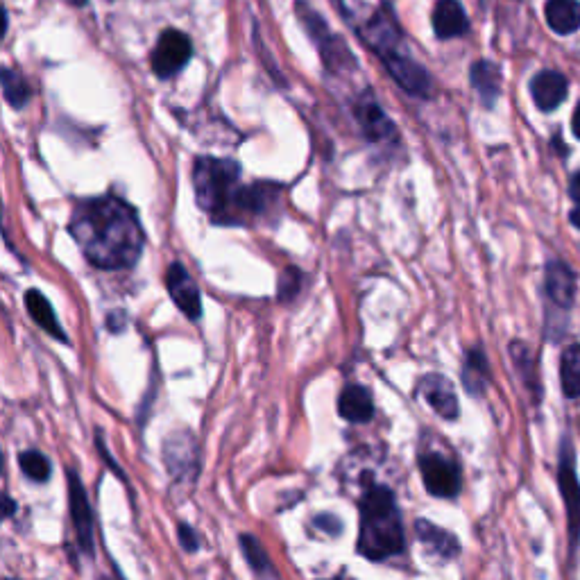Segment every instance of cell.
<instances>
[{
    "instance_id": "6da1fadb",
    "label": "cell",
    "mask_w": 580,
    "mask_h": 580,
    "mask_svg": "<svg viewBox=\"0 0 580 580\" xmlns=\"http://www.w3.org/2000/svg\"><path fill=\"white\" fill-rule=\"evenodd\" d=\"M68 234L84 259L100 270L134 268L145 250L139 213L112 193L75 204Z\"/></svg>"
},
{
    "instance_id": "7a4b0ae2",
    "label": "cell",
    "mask_w": 580,
    "mask_h": 580,
    "mask_svg": "<svg viewBox=\"0 0 580 580\" xmlns=\"http://www.w3.org/2000/svg\"><path fill=\"white\" fill-rule=\"evenodd\" d=\"M404 551V526L395 494L383 485L370 488L361 499L358 553L370 560H386Z\"/></svg>"
},
{
    "instance_id": "3957f363",
    "label": "cell",
    "mask_w": 580,
    "mask_h": 580,
    "mask_svg": "<svg viewBox=\"0 0 580 580\" xmlns=\"http://www.w3.org/2000/svg\"><path fill=\"white\" fill-rule=\"evenodd\" d=\"M193 189L200 209L213 223L236 225V198L241 191V164L234 159L198 157L193 164Z\"/></svg>"
},
{
    "instance_id": "277c9868",
    "label": "cell",
    "mask_w": 580,
    "mask_h": 580,
    "mask_svg": "<svg viewBox=\"0 0 580 580\" xmlns=\"http://www.w3.org/2000/svg\"><path fill=\"white\" fill-rule=\"evenodd\" d=\"M356 32L365 41V46L379 57L404 50V30L390 3L379 5L372 16H368L361 25H356Z\"/></svg>"
},
{
    "instance_id": "5b68a950",
    "label": "cell",
    "mask_w": 580,
    "mask_h": 580,
    "mask_svg": "<svg viewBox=\"0 0 580 580\" xmlns=\"http://www.w3.org/2000/svg\"><path fill=\"white\" fill-rule=\"evenodd\" d=\"M193 57V41L186 32L168 28L159 34L155 48L150 53L152 73L159 80H173L182 73Z\"/></svg>"
},
{
    "instance_id": "8992f818",
    "label": "cell",
    "mask_w": 580,
    "mask_h": 580,
    "mask_svg": "<svg viewBox=\"0 0 580 580\" xmlns=\"http://www.w3.org/2000/svg\"><path fill=\"white\" fill-rule=\"evenodd\" d=\"M558 483L560 494L565 499L567 508V526H569V547L578 549L580 544V483L576 474V456L571 440H562L560 460H558Z\"/></svg>"
},
{
    "instance_id": "52a82bcc",
    "label": "cell",
    "mask_w": 580,
    "mask_h": 580,
    "mask_svg": "<svg viewBox=\"0 0 580 580\" xmlns=\"http://www.w3.org/2000/svg\"><path fill=\"white\" fill-rule=\"evenodd\" d=\"M383 66L392 80H395L397 87H402L408 96L413 98H431L433 93V80L426 68L415 62V59L406 53V50H399V53H390L386 57H381Z\"/></svg>"
},
{
    "instance_id": "ba28073f",
    "label": "cell",
    "mask_w": 580,
    "mask_h": 580,
    "mask_svg": "<svg viewBox=\"0 0 580 580\" xmlns=\"http://www.w3.org/2000/svg\"><path fill=\"white\" fill-rule=\"evenodd\" d=\"M354 118L370 143H395L399 139L397 125L386 114L372 91H365L354 102Z\"/></svg>"
},
{
    "instance_id": "9c48e42d",
    "label": "cell",
    "mask_w": 580,
    "mask_h": 580,
    "mask_svg": "<svg viewBox=\"0 0 580 580\" xmlns=\"http://www.w3.org/2000/svg\"><path fill=\"white\" fill-rule=\"evenodd\" d=\"M420 469H422V481L426 485V490L433 497L440 499H451L460 492V469L454 460L442 456V454H422L420 456Z\"/></svg>"
},
{
    "instance_id": "30bf717a",
    "label": "cell",
    "mask_w": 580,
    "mask_h": 580,
    "mask_svg": "<svg viewBox=\"0 0 580 580\" xmlns=\"http://www.w3.org/2000/svg\"><path fill=\"white\" fill-rule=\"evenodd\" d=\"M66 481H68V508H71V519L75 526V537H78V547L82 549L84 556L93 558V515H91L87 490H84L78 472H73V469H68L66 472Z\"/></svg>"
},
{
    "instance_id": "8fae6325",
    "label": "cell",
    "mask_w": 580,
    "mask_h": 580,
    "mask_svg": "<svg viewBox=\"0 0 580 580\" xmlns=\"http://www.w3.org/2000/svg\"><path fill=\"white\" fill-rule=\"evenodd\" d=\"M166 288L170 300L182 311L191 322H198L202 318V295L195 279L189 275V270L182 261L170 263L166 270Z\"/></svg>"
},
{
    "instance_id": "7c38bea8",
    "label": "cell",
    "mask_w": 580,
    "mask_h": 580,
    "mask_svg": "<svg viewBox=\"0 0 580 580\" xmlns=\"http://www.w3.org/2000/svg\"><path fill=\"white\" fill-rule=\"evenodd\" d=\"M279 184L272 182H257L250 186H241L236 198V216L238 223H245V216H266V213L272 211L277 200H279Z\"/></svg>"
},
{
    "instance_id": "4fadbf2b",
    "label": "cell",
    "mask_w": 580,
    "mask_h": 580,
    "mask_svg": "<svg viewBox=\"0 0 580 580\" xmlns=\"http://www.w3.org/2000/svg\"><path fill=\"white\" fill-rule=\"evenodd\" d=\"M420 395L426 399L435 413H438L442 420H456L460 408H458V397L454 390V383L442 374H426L420 381Z\"/></svg>"
},
{
    "instance_id": "5bb4252c",
    "label": "cell",
    "mask_w": 580,
    "mask_h": 580,
    "mask_svg": "<svg viewBox=\"0 0 580 580\" xmlns=\"http://www.w3.org/2000/svg\"><path fill=\"white\" fill-rule=\"evenodd\" d=\"M431 23L435 37L442 41L465 37L469 32V19L460 0H435Z\"/></svg>"
},
{
    "instance_id": "9a60e30c",
    "label": "cell",
    "mask_w": 580,
    "mask_h": 580,
    "mask_svg": "<svg viewBox=\"0 0 580 580\" xmlns=\"http://www.w3.org/2000/svg\"><path fill=\"white\" fill-rule=\"evenodd\" d=\"M567 91H569L567 78L558 71L537 73L531 82V96L537 109H542V112H553V109H558L562 102H565Z\"/></svg>"
},
{
    "instance_id": "2e32d148",
    "label": "cell",
    "mask_w": 580,
    "mask_h": 580,
    "mask_svg": "<svg viewBox=\"0 0 580 580\" xmlns=\"http://www.w3.org/2000/svg\"><path fill=\"white\" fill-rule=\"evenodd\" d=\"M415 535H417V540L422 542L426 553L433 558L451 560L460 553V544L456 540V535H451L449 531H445V528L426 522V519H417Z\"/></svg>"
},
{
    "instance_id": "e0dca14e",
    "label": "cell",
    "mask_w": 580,
    "mask_h": 580,
    "mask_svg": "<svg viewBox=\"0 0 580 580\" xmlns=\"http://www.w3.org/2000/svg\"><path fill=\"white\" fill-rule=\"evenodd\" d=\"M164 458L166 465L170 469V474L175 479H184L186 474L195 476V467H198V460H195V442L189 433H173V438L166 442L164 447Z\"/></svg>"
},
{
    "instance_id": "ac0fdd59",
    "label": "cell",
    "mask_w": 580,
    "mask_h": 580,
    "mask_svg": "<svg viewBox=\"0 0 580 580\" xmlns=\"http://www.w3.org/2000/svg\"><path fill=\"white\" fill-rule=\"evenodd\" d=\"M338 413L343 420L352 424H363L370 422L374 415V402H372V392L365 386H347L338 397Z\"/></svg>"
},
{
    "instance_id": "d6986e66",
    "label": "cell",
    "mask_w": 580,
    "mask_h": 580,
    "mask_svg": "<svg viewBox=\"0 0 580 580\" xmlns=\"http://www.w3.org/2000/svg\"><path fill=\"white\" fill-rule=\"evenodd\" d=\"M315 46H318V50H320L324 68H327L331 75H343L347 71H356L358 68L352 50H349L345 41L336 37L334 32H329L327 37H322Z\"/></svg>"
},
{
    "instance_id": "ffe728a7",
    "label": "cell",
    "mask_w": 580,
    "mask_h": 580,
    "mask_svg": "<svg viewBox=\"0 0 580 580\" xmlns=\"http://www.w3.org/2000/svg\"><path fill=\"white\" fill-rule=\"evenodd\" d=\"M469 80H472L474 91L485 107H494V102L501 96V68L488 62V59H479L469 68Z\"/></svg>"
},
{
    "instance_id": "44dd1931",
    "label": "cell",
    "mask_w": 580,
    "mask_h": 580,
    "mask_svg": "<svg viewBox=\"0 0 580 580\" xmlns=\"http://www.w3.org/2000/svg\"><path fill=\"white\" fill-rule=\"evenodd\" d=\"M25 309H28L30 318L39 324L41 329L46 331L48 336H53L57 340H62V343H68L66 338V331L62 324L57 320V313L50 302L46 300V295L41 293L37 288H30L28 293H25Z\"/></svg>"
},
{
    "instance_id": "7402d4cb",
    "label": "cell",
    "mask_w": 580,
    "mask_h": 580,
    "mask_svg": "<svg viewBox=\"0 0 580 580\" xmlns=\"http://www.w3.org/2000/svg\"><path fill=\"white\" fill-rule=\"evenodd\" d=\"M576 295V277L565 263L551 261L547 266V297L560 306V309H569L574 304Z\"/></svg>"
},
{
    "instance_id": "603a6c76",
    "label": "cell",
    "mask_w": 580,
    "mask_h": 580,
    "mask_svg": "<svg viewBox=\"0 0 580 580\" xmlns=\"http://www.w3.org/2000/svg\"><path fill=\"white\" fill-rule=\"evenodd\" d=\"M544 16L553 32L571 34L580 28V3L578 0H547Z\"/></svg>"
},
{
    "instance_id": "cb8c5ba5",
    "label": "cell",
    "mask_w": 580,
    "mask_h": 580,
    "mask_svg": "<svg viewBox=\"0 0 580 580\" xmlns=\"http://www.w3.org/2000/svg\"><path fill=\"white\" fill-rule=\"evenodd\" d=\"M490 381V365L481 347L469 349L463 363V386L469 395L481 397Z\"/></svg>"
},
{
    "instance_id": "d4e9b609",
    "label": "cell",
    "mask_w": 580,
    "mask_h": 580,
    "mask_svg": "<svg viewBox=\"0 0 580 580\" xmlns=\"http://www.w3.org/2000/svg\"><path fill=\"white\" fill-rule=\"evenodd\" d=\"M0 84H3V98L7 100V105L14 109H23L25 105H28L32 98V89L19 71L5 66L3 75H0Z\"/></svg>"
},
{
    "instance_id": "484cf974",
    "label": "cell",
    "mask_w": 580,
    "mask_h": 580,
    "mask_svg": "<svg viewBox=\"0 0 580 580\" xmlns=\"http://www.w3.org/2000/svg\"><path fill=\"white\" fill-rule=\"evenodd\" d=\"M241 551L247 565L261 580H275V569L270 565V558L263 544L254 535H241Z\"/></svg>"
},
{
    "instance_id": "4316f807",
    "label": "cell",
    "mask_w": 580,
    "mask_h": 580,
    "mask_svg": "<svg viewBox=\"0 0 580 580\" xmlns=\"http://www.w3.org/2000/svg\"><path fill=\"white\" fill-rule=\"evenodd\" d=\"M560 381L562 392L569 399L580 397V345H571L565 349L560 361Z\"/></svg>"
},
{
    "instance_id": "83f0119b",
    "label": "cell",
    "mask_w": 580,
    "mask_h": 580,
    "mask_svg": "<svg viewBox=\"0 0 580 580\" xmlns=\"http://www.w3.org/2000/svg\"><path fill=\"white\" fill-rule=\"evenodd\" d=\"M19 465L23 469V474L34 483H46L50 479V472H53L50 460L41 454V451H34V449H28V451H23V454H19Z\"/></svg>"
},
{
    "instance_id": "f1b7e54d",
    "label": "cell",
    "mask_w": 580,
    "mask_h": 580,
    "mask_svg": "<svg viewBox=\"0 0 580 580\" xmlns=\"http://www.w3.org/2000/svg\"><path fill=\"white\" fill-rule=\"evenodd\" d=\"M510 354H513L515 368L522 374V381L531 388L535 395H540V386H537V374H535V361H533V352L528 349L524 343H513L510 345Z\"/></svg>"
},
{
    "instance_id": "f546056e",
    "label": "cell",
    "mask_w": 580,
    "mask_h": 580,
    "mask_svg": "<svg viewBox=\"0 0 580 580\" xmlns=\"http://www.w3.org/2000/svg\"><path fill=\"white\" fill-rule=\"evenodd\" d=\"M304 286V275L300 268L288 266L284 272L279 275V284H277V297L279 302H293L300 290Z\"/></svg>"
},
{
    "instance_id": "4dcf8cb0",
    "label": "cell",
    "mask_w": 580,
    "mask_h": 580,
    "mask_svg": "<svg viewBox=\"0 0 580 580\" xmlns=\"http://www.w3.org/2000/svg\"><path fill=\"white\" fill-rule=\"evenodd\" d=\"M179 542H182V549L184 551H189V553H193V551H198V547H200V537H198V533L193 531L191 526H186V524H179Z\"/></svg>"
},
{
    "instance_id": "1f68e13d",
    "label": "cell",
    "mask_w": 580,
    "mask_h": 580,
    "mask_svg": "<svg viewBox=\"0 0 580 580\" xmlns=\"http://www.w3.org/2000/svg\"><path fill=\"white\" fill-rule=\"evenodd\" d=\"M313 526H318L320 531L329 533V535H338L340 533V522H338V519L334 515H320V517H315Z\"/></svg>"
},
{
    "instance_id": "d6a6232c",
    "label": "cell",
    "mask_w": 580,
    "mask_h": 580,
    "mask_svg": "<svg viewBox=\"0 0 580 580\" xmlns=\"http://www.w3.org/2000/svg\"><path fill=\"white\" fill-rule=\"evenodd\" d=\"M125 322H127V318H125L123 311H114V313L107 315V327L112 329V331H116V334H118V331H123Z\"/></svg>"
},
{
    "instance_id": "836d02e7",
    "label": "cell",
    "mask_w": 580,
    "mask_h": 580,
    "mask_svg": "<svg viewBox=\"0 0 580 580\" xmlns=\"http://www.w3.org/2000/svg\"><path fill=\"white\" fill-rule=\"evenodd\" d=\"M569 195H571V200L580 204V170H578V173L574 177H571V182H569Z\"/></svg>"
},
{
    "instance_id": "e575fe53",
    "label": "cell",
    "mask_w": 580,
    "mask_h": 580,
    "mask_svg": "<svg viewBox=\"0 0 580 580\" xmlns=\"http://www.w3.org/2000/svg\"><path fill=\"white\" fill-rule=\"evenodd\" d=\"M16 510V503L12 501V497H5V517H12Z\"/></svg>"
},
{
    "instance_id": "d590c367",
    "label": "cell",
    "mask_w": 580,
    "mask_h": 580,
    "mask_svg": "<svg viewBox=\"0 0 580 580\" xmlns=\"http://www.w3.org/2000/svg\"><path fill=\"white\" fill-rule=\"evenodd\" d=\"M571 127H574V134L580 139V102H578V107H576V112H574V125H571Z\"/></svg>"
},
{
    "instance_id": "8d00e7d4",
    "label": "cell",
    "mask_w": 580,
    "mask_h": 580,
    "mask_svg": "<svg viewBox=\"0 0 580 580\" xmlns=\"http://www.w3.org/2000/svg\"><path fill=\"white\" fill-rule=\"evenodd\" d=\"M571 223H574L580 229V207L574 213H571Z\"/></svg>"
},
{
    "instance_id": "74e56055",
    "label": "cell",
    "mask_w": 580,
    "mask_h": 580,
    "mask_svg": "<svg viewBox=\"0 0 580 580\" xmlns=\"http://www.w3.org/2000/svg\"><path fill=\"white\" fill-rule=\"evenodd\" d=\"M68 3H71L73 7H84L89 3V0H68Z\"/></svg>"
},
{
    "instance_id": "f35d334b",
    "label": "cell",
    "mask_w": 580,
    "mask_h": 580,
    "mask_svg": "<svg viewBox=\"0 0 580 580\" xmlns=\"http://www.w3.org/2000/svg\"><path fill=\"white\" fill-rule=\"evenodd\" d=\"M7 580H16V578H7Z\"/></svg>"
}]
</instances>
